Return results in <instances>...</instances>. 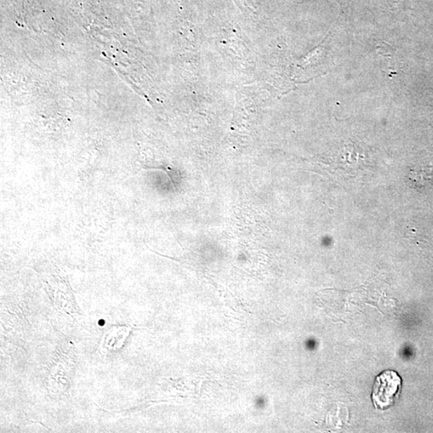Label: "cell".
<instances>
[{"label": "cell", "mask_w": 433, "mask_h": 433, "mask_svg": "<svg viewBox=\"0 0 433 433\" xmlns=\"http://www.w3.org/2000/svg\"><path fill=\"white\" fill-rule=\"evenodd\" d=\"M403 380L398 373L386 370L375 377L372 401L375 409L385 411L395 403L400 396Z\"/></svg>", "instance_id": "6da1fadb"}]
</instances>
